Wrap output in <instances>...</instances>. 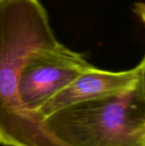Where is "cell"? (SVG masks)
<instances>
[{
	"label": "cell",
	"instance_id": "1",
	"mask_svg": "<svg viewBox=\"0 0 145 146\" xmlns=\"http://www.w3.org/2000/svg\"><path fill=\"white\" fill-rule=\"evenodd\" d=\"M59 44L39 0H0V145L58 146L44 118L22 104L18 81L32 57Z\"/></svg>",
	"mask_w": 145,
	"mask_h": 146
},
{
	"label": "cell",
	"instance_id": "3",
	"mask_svg": "<svg viewBox=\"0 0 145 146\" xmlns=\"http://www.w3.org/2000/svg\"><path fill=\"white\" fill-rule=\"evenodd\" d=\"M92 66L83 54L61 43L41 52L32 57L20 74L18 92L22 104L36 111Z\"/></svg>",
	"mask_w": 145,
	"mask_h": 146
},
{
	"label": "cell",
	"instance_id": "6",
	"mask_svg": "<svg viewBox=\"0 0 145 146\" xmlns=\"http://www.w3.org/2000/svg\"><path fill=\"white\" fill-rule=\"evenodd\" d=\"M133 11L140 18V20L145 26V3H142V2L135 3L133 5Z\"/></svg>",
	"mask_w": 145,
	"mask_h": 146
},
{
	"label": "cell",
	"instance_id": "4",
	"mask_svg": "<svg viewBox=\"0 0 145 146\" xmlns=\"http://www.w3.org/2000/svg\"><path fill=\"white\" fill-rule=\"evenodd\" d=\"M137 68L112 72L92 66L46 101L36 112L44 118L64 108L134 91Z\"/></svg>",
	"mask_w": 145,
	"mask_h": 146
},
{
	"label": "cell",
	"instance_id": "2",
	"mask_svg": "<svg viewBox=\"0 0 145 146\" xmlns=\"http://www.w3.org/2000/svg\"><path fill=\"white\" fill-rule=\"evenodd\" d=\"M44 122L66 146H145V113L133 92L64 108Z\"/></svg>",
	"mask_w": 145,
	"mask_h": 146
},
{
	"label": "cell",
	"instance_id": "5",
	"mask_svg": "<svg viewBox=\"0 0 145 146\" xmlns=\"http://www.w3.org/2000/svg\"><path fill=\"white\" fill-rule=\"evenodd\" d=\"M136 68L137 83L133 91V95L136 101L145 113V55Z\"/></svg>",
	"mask_w": 145,
	"mask_h": 146
}]
</instances>
